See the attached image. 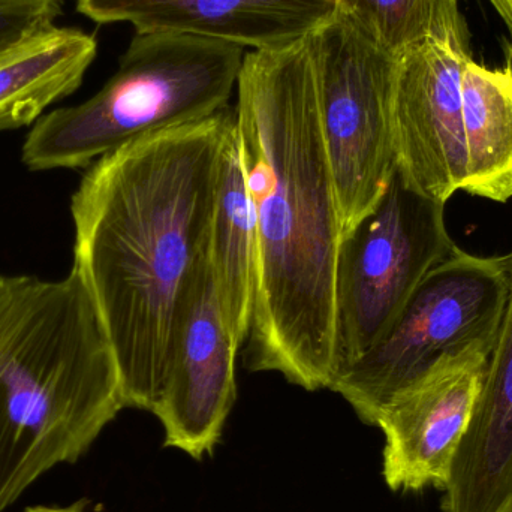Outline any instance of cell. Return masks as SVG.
<instances>
[{
    "label": "cell",
    "instance_id": "1",
    "mask_svg": "<svg viewBox=\"0 0 512 512\" xmlns=\"http://www.w3.org/2000/svg\"><path fill=\"white\" fill-rule=\"evenodd\" d=\"M236 107L153 132L86 168L72 195L74 265L119 367L126 408L153 412L177 310L209 248L222 149Z\"/></svg>",
    "mask_w": 512,
    "mask_h": 512
},
{
    "label": "cell",
    "instance_id": "2",
    "mask_svg": "<svg viewBox=\"0 0 512 512\" xmlns=\"http://www.w3.org/2000/svg\"><path fill=\"white\" fill-rule=\"evenodd\" d=\"M236 116L258 251L248 367L330 390L343 234L306 41L246 54Z\"/></svg>",
    "mask_w": 512,
    "mask_h": 512
},
{
    "label": "cell",
    "instance_id": "3",
    "mask_svg": "<svg viewBox=\"0 0 512 512\" xmlns=\"http://www.w3.org/2000/svg\"><path fill=\"white\" fill-rule=\"evenodd\" d=\"M126 408L113 346L83 277L0 276V512L77 463Z\"/></svg>",
    "mask_w": 512,
    "mask_h": 512
},
{
    "label": "cell",
    "instance_id": "4",
    "mask_svg": "<svg viewBox=\"0 0 512 512\" xmlns=\"http://www.w3.org/2000/svg\"><path fill=\"white\" fill-rule=\"evenodd\" d=\"M245 48L177 33H137L116 74L92 98L44 114L21 161L32 171L89 168L153 132L230 107Z\"/></svg>",
    "mask_w": 512,
    "mask_h": 512
},
{
    "label": "cell",
    "instance_id": "5",
    "mask_svg": "<svg viewBox=\"0 0 512 512\" xmlns=\"http://www.w3.org/2000/svg\"><path fill=\"white\" fill-rule=\"evenodd\" d=\"M510 295L508 258L457 249L433 268L384 339L343 370L330 390L376 426L388 403L441 361L495 348Z\"/></svg>",
    "mask_w": 512,
    "mask_h": 512
},
{
    "label": "cell",
    "instance_id": "6",
    "mask_svg": "<svg viewBox=\"0 0 512 512\" xmlns=\"http://www.w3.org/2000/svg\"><path fill=\"white\" fill-rule=\"evenodd\" d=\"M457 249L445 204L406 185L396 168L375 209L340 242L336 378L384 339L424 277Z\"/></svg>",
    "mask_w": 512,
    "mask_h": 512
},
{
    "label": "cell",
    "instance_id": "7",
    "mask_svg": "<svg viewBox=\"0 0 512 512\" xmlns=\"http://www.w3.org/2000/svg\"><path fill=\"white\" fill-rule=\"evenodd\" d=\"M306 42L345 236L375 209L396 170L400 57L376 47L339 12Z\"/></svg>",
    "mask_w": 512,
    "mask_h": 512
},
{
    "label": "cell",
    "instance_id": "8",
    "mask_svg": "<svg viewBox=\"0 0 512 512\" xmlns=\"http://www.w3.org/2000/svg\"><path fill=\"white\" fill-rule=\"evenodd\" d=\"M471 57V33L459 2L438 0L430 32L399 59L396 168L406 185L442 204L465 183L462 72Z\"/></svg>",
    "mask_w": 512,
    "mask_h": 512
},
{
    "label": "cell",
    "instance_id": "9",
    "mask_svg": "<svg viewBox=\"0 0 512 512\" xmlns=\"http://www.w3.org/2000/svg\"><path fill=\"white\" fill-rule=\"evenodd\" d=\"M239 351L207 248L180 301L164 388L152 412L164 427L165 447L197 460L213 453L236 403Z\"/></svg>",
    "mask_w": 512,
    "mask_h": 512
},
{
    "label": "cell",
    "instance_id": "10",
    "mask_svg": "<svg viewBox=\"0 0 512 512\" xmlns=\"http://www.w3.org/2000/svg\"><path fill=\"white\" fill-rule=\"evenodd\" d=\"M492 351L475 346L441 361L382 411L376 423L385 438L382 477L393 492L445 489Z\"/></svg>",
    "mask_w": 512,
    "mask_h": 512
},
{
    "label": "cell",
    "instance_id": "11",
    "mask_svg": "<svg viewBox=\"0 0 512 512\" xmlns=\"http://www.w3.org/2000/svg\"><path fill=\"white\" fill-rule=\"evenodd\" d=\"M96 23H129L137 33H177L254 51L306 41L337 14V0H77Z\"/></svg>",
    "mask_w": 512,
    "mask_h": 512
},
{
    "label": "cell",
    "instance_id": "12",
    "mask_svg": "<svg viewBox=\"0 0 512 512\" xmlns=\"http://www.w3.org/2000/svg\"><path fill=\"white\" fill-rule=\"evenodd\" d=\"M510 295L471 423L442 490L444 512H496L512 496V251Z\"/></svg>",
    "mask_w": 512,
    "mask_h": 512
},
{
    "label": "cell",
    "instance_id": "13",
    "mask_svg": "<svg viewBox=\"0 0 512 512\" xmlns=\"http://www.w3.org/2000/svg\"><path fill=\"white\" fill-rule=\"evenodd\" d=\"M209 258L228 330L240 349L248 342L254 319L258 251L237 116L222 149Z\"/></svg>",
    "mask_w": 512,
    "mask_h": 512
},
{
    "label": "cell",
    "instance_id": "14",
    "mask_svg": "<svg viewBox=\"0 0 512 512\" xmlns=\"http://www.w3.org/2000/svg\"><path fill=\"white\" fill-rule=\"evenodd\" d=\"M96 51L95 36L57 26L0 50V131L35 125L50 105L72 95Z\"/></svg>",
    "mask_w": 512,
    "mask_h": 512
},
{
    "label": "cell",
    "instance_id": "15",
    "mask_svg": "<svg viewBox=\"0 0 512 512\" xmlns=\"http://www.w3.org/2000/svg\"><path fill=\"white\" fill-rule=\"evenodd\" d=\"M466 177L462 191L495 203L512 198V63L487 68L466 60L462 72Z\"/></svg>",
    "mask_w": 512,
    "mask_h": 512
},
{
    "label": "cell",
    "instance_id": "16",
    "mask_svg": "<svg viewBox=\"0 0 512 512\" xmlns=\"http://www.w3.org/2000/svg\"><path fill=\"white\" fill-rule=\"evenodd\" d=\"M438 0H337V12L376 47L402 57L426 38Z\"/></svg>",
    "mask_w": 512,
    "mask_h": 512
},
{
    "label": "cell",
    "instance_id": "17",
    "mask_svg": "<svg viewBox=\"0 0 512 512\" xmlns=\"http://www.w3.org/2000/svg\"><path fill=\"white\" fill-rule=\"evenodd\" d=\"M62 0H0V50L54 26Z\"/></svg>",
    "mask_w": 512,
    "mask_h": 512
},
{
    "label": "cell",
    "instance_id": "18",
    "mask_svg": "<svg viewBox=\"0 0 512 512\" xmlns=\"http://www.w3.org/2000/svg\"><path fill=\"white\" fill-rule=\"evenodd\" d=\"M492 3L495 11L498 12L499 17L504 21L507 26L508 33H510V44H508L507 54L508 60L512 63V0H489Z\"/></svg>",
    "mask_w": 512,
    "mask_h": 512
},
{
    "label": "cell",
    "instance_id": "19",
    "mask_svg": "<svg viewBox=\"0 0 512 512\" xmlns=\"http://www.w3.org/2000/svg\"><path fill=\"white\" fill-rule=\"evenodd\" d=\"M84 508H86V502L78 501L69 507H32L24 512H84Z\"/></svg>",
    "mask_w": 512,
    "mask_h": 512
},
{
    "label": "cell",
    "instance_id": "20",
    "mask_svg": "<svg viewBox=\"0 0 512 512\" xmlns=\"http://www.w3.org/2000/svg\"><path fill=\"white\" fill-rule=\"evenodd\" d=\"M496 512H512V496L510 499H508L507 502H505L504 505H502L501 508H499Z\"/></svg>",
    "mask_w": 512,
    "mask_h": 512
}]
</instances>
